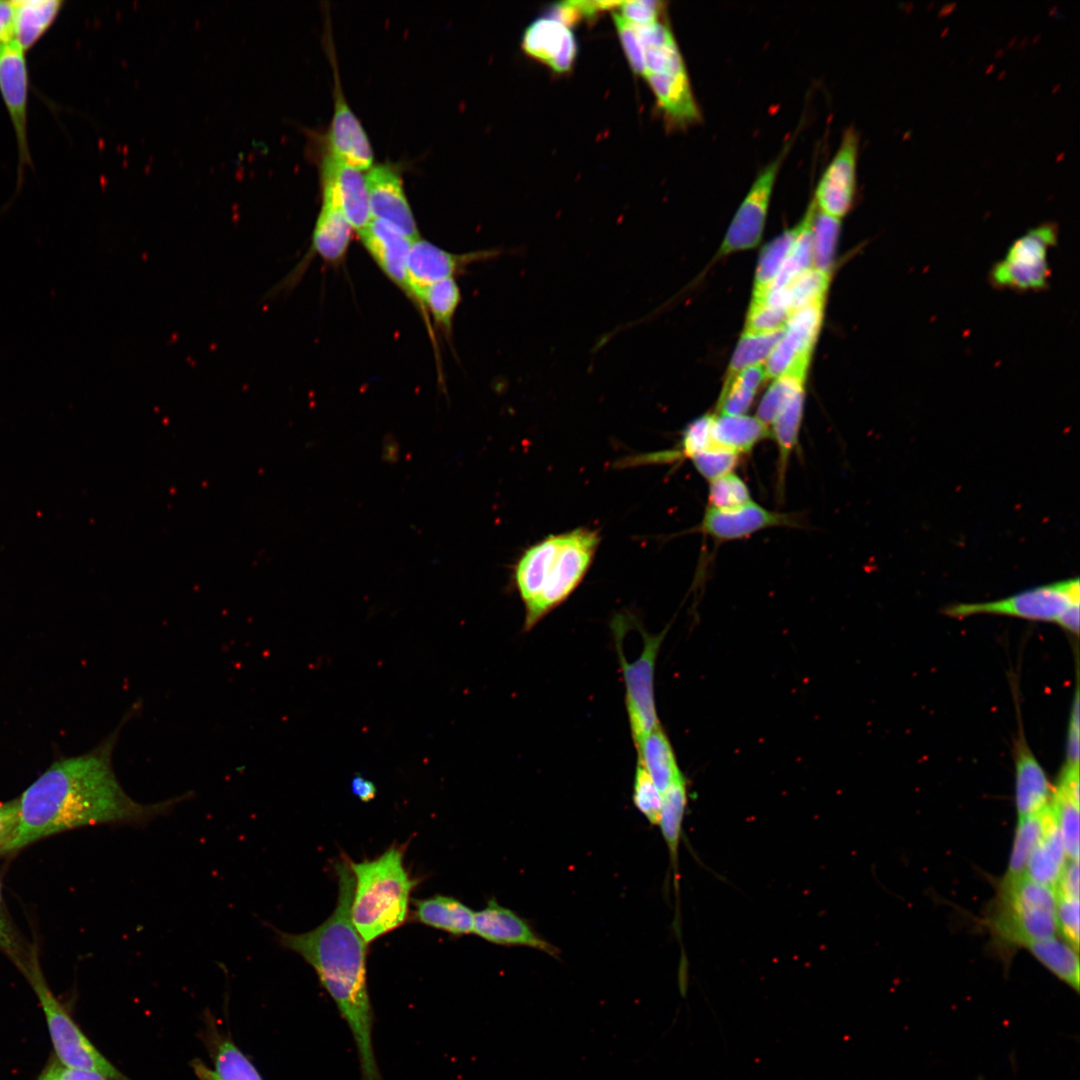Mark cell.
<instances>
[{"label":"cell","instance_id":"obj_22","mask_svg":"<svg viewBox=\"0 0 1080 1080\" xmlns=\"http://www.w3.org/2000/svg\"><path fill=\"white\" fill-rule=\"evenodd\" d=\"M1054 788L1023 737L1016 744L1015 804L1018 818L1045 810Z\"/></svg>","mask_w":1080,"mask_h":1080},{"label":"cell","instance_id":"obj_59","mask_svg":"<svg viewBox=\"0 0 1080 1080\" xmlns=\"http://www.w3.org/2000/svg\"><path fill=\"white\" fill-rule=\"evenodd\" d=\"M1056 624L1066 631L1077 635L1079 632V604L1072 605L1066 609L1056 621Z\"/></svg>","mask_w":1080,"mask_h":1080},{"label":"cell","instance_id":"obj_9","mask_svg":"<svg viewBox=\"0 0 1080 1080\" xmlns=\"http://www.w3.org/2000/svg\"><path fill=\"white\" fill-rule=\"evenodd\" d=\"M1055 224L1039 225L1017 238L990 271L992 286L1015 291H1040L1048 287V255L1057 243Z\"/></svg>","mask_w":1080,"mask_h":1080},{"label":"cell","instance_id":"obj_62","mask_svg":"<svg viewBox=\"0 0 1080 1080\" xmlns=\"http://www.w3.org/2000/svg\"><path fill=\"white\" fill-rule=\"evenodd\" d=\"M36 1080H65L62 1065L57 1060L50 1061Z\"/></svg>","mask_w":1080,"mask_h":1080},{"label":"cell","instance_id":"obj_48","mask_svg":"<svg viewBox=\"0 0 1080 1080\" xmlns=\"http://www.w3.org/2000/svg\"><path fill=\"white\" fill-rule=\"evenodd\" d=\"M791 312L768 304L764 300H752L745 324L747 333H767L785 327Z\"/></svg>","mask_w":1080,"mask_h":1080},{"label":"cell","instance_id":"obj_17","mask_svg":"<svg viewBox=\"0 0 1080 1080\" xmlns=\"http://www.w3.org/2000/svg\"><path fill=\"white\" fill-rule=\"evenodd\" d=\"M28 74L24 50L14 41L0 47V92L12 120L19 155L29 162L27 144Z\"/></svg>","mask_w":1080,"mask_h":1080},{"label":"cell","instance_id":"obj_4","mask_svg":"<svg viewBox=\"0 0 1080 1080\" xmlns=\"http://www.w3.org/2000/svg\"><path fill=\"white\" fill-rule=\"evenodd\" d=\"M404 848L391 845L374 859L349 861L354 876L351 919L368 945L401 926L417 885L404 866Z\"/></svg>","mask_w":1080,"mask_h":1080},{"label":"cell","instance_id":"obj_7","mask_svg":"<svg viewBox=\"0 0 1080 1080\" xmlns=\"http://www.w3.org/2000/svg\"><path fill=\"white\" fill-rule=\"evenodd\" d=\"M614 634L618 658L625 685V703L635 747L657 726V711L654 700V671L657 655L666 630L658 634L641 631L643 649L633 662H628L622 650L625 624L616 621Z\"/></svg>","mask_w":1080,"mask_h":1080},{"label":"cell","instance_id":"obj_32","mask_svg":"<svg viewBox=\"0 0 1080 1080\" xmlns=\"http://www.w3.org/2000/svg\"><path fill=\"white\" fill-rule=\"evenodd\" d=\"M1052 818L1051 805L1039 813L1018 818L1005 878L1014 879L1025 875L1029 857L1044 836Z\"/></svg>","mask_w":1080,"mask_h":1080},{"label":"cell","instance_id":"obj_51","mask_svg":"<svg viewBox=\"0 0 1080 1080\" xmlns=\"http://www.w3.org/2000/svg\"><path fill=\"white\" fill-rule=\"evenodd\" d=\"M613 19L626 57L636 74L646 76L644 49L634 26L619 13H613Z\"/></svg>","mask_w":1080,"mask_h":1080},{"label":"cell","instance_id":"obj_11","mask_svg":"<svg viewBox=\"0 0 1080 1080\" xmlns=\"http://www.w3.org/2000/svg\"><path fill=\"white\" fill-rule=\"evenodd\" d=\"M824 300L817 301L791 313L784 333L769 354L765 372L768 378L786 373L806 376L810 355L823 319Z\"/></svg>","mask_w":1080,"mask_h":1080},{"label":"cell","instance_id":"obj_6","mask_svg":"<svg viewBox=\"0 0 1080 1080\" xmlns=\"http://www.w3.org/2000/svg\"><path fill=\"white\" fill-rule=\"evenodd\" d=\"M24 976L40 1002L57 1061L62 1066L93 1071L109 1080H130L100 1053L55 997L42 973L38 955Z\"/></svg>","mask_w":1080,"mask_h":1080},{"label":"cell","instance_id":"obj_2","mask_svg":"<svg viewBox=\"0 0 1080 1080\" xmlns=\"http://www.w3.org/2000/svg\"><path fill=\"white\" fill-rule=\"evenodd\" d=\"M338 895L332 914L304 933L276 930L279 944L299 954L316 972L353 1036L361 1080H383L373 1049V1010L367 985V944L351 919L354 876L344 857L335 865Z\"/></svg>","mask_w":1080,"mask_h":1080},{"label":"cell","instance_id":"obj_53","mask_svg":"<svg viewBox=\"0 0 1080 1080\" xmlns=\"http://www.w3.org/2000/svg\"><path fill=\"white\" fill-rule=\"evenodd\" d=\"M1066 764L1079 765V693L1076 689L1066 741Z\"/></svg>","mask_w":1080,"mask_h":1080},{"label":"cell","instance_id":"obj_27","mask_svg":"<svg viewBox=\"0 0 1080 1080\" xmlns=\"http://www.w3.org/2000/svg\"><path fill=\"white\" fill-rule=\"evenodd\" d=\"M1068 860L1053 813L1044 836L1029 857L1025 875L1055 889Z\"/></svg>","mask_w":1080,"mask_h":1080},{"label":"cell","instance_id":"obj_14","mask_svg":"<svg viewBox=\"0 0 1080 1080\" xmlns=\"http://www.w3.org/2000/svg\"><path fill=\"white\" fill-rule=\"evenodd\" d=\"M322 188L333 196L343 215L358 233L372 220L368 188L362 170L330 153L323 159Z\"/></svg>","mask_w":1080,"mask_h":1080},{"label":"cell","instance_id":"obj_3","mask_svg":"<svg viewBox=\"0 0 1080 1080\" xmlns=\"http://www.w3.org/2000/svg\"><path fill=\"white\" fill-rule=\"evenodd\" d=\"M601 537L580 527L552 534L529 546L514 567V583L525 605L524 630L561 605L587 574Z\"/></svg>","mask_w":1080,"mask_h":1080},{"label":"cell","instance_id":"obj_35","mask_svg":"<svg viewBox=\"0 0 1080 1080\" xmlns=\"http://www.w3.org/2000/svg\"><path fill=\"white\" fill-rule=\"evenodd\" d=\"M816 211L817 207L812 200L798 223L799 231L792 250L767 291L785 287L797 275L812 268V225Z\"/></svg>","mask_w":1080,"mask_h":1080},{"label":"cell","instance_id":"obj_21","mask_svg":"<svg viewBox=\"0 0 1080 1080\" xmlns=\"http://www.w3.org/2000/svg\"><path fill=\"white\" fill-rule=\"evenodd\" d=\"M522 47L527 54L546 63L556 72L568 71L577 52L576 40L570 29L549 17L539 18L527 27Z\"/></svg>","mask_w":1080,"mask_h":1080},{"label":"cell","instance_id":"obj_18","mask_svg":"<svg viewBox=\"0 0 1080 1080\" xmlns=\"http://www.w3.org/2000/svg\"><path fill=\"white\" fill-rule=\"evenodd\" d=\"M334 75L335 102L328 132V153L362 171L369 170L374 160L371 143L340 89L338 73Z\"/></svg>","mask_w":1080,"mask_h":1080},{"label":"cell","instance_id":"obj_40","mask_svg":"<svg viewBox=\"0 0 1080 1080\" xmlns=\"http://www.w3.org/2000/svg\"><path fill=\"white\" fill-rule=\"evenodd\" d=\"M460 300V290L454 278L431 284L420 290L416 296V301L422 304L432 314L435 322L445 329L451 328Z\"/></svg>","mask_w":1080,"mask_h":1080},{"label":"cell","instance_id":"obj_12","mask_svg":"<svg viewBox=\"0 0 1080 1080\" xmlns=\"http://www.w3.org/2000/svg\"><path fill=\"white\" fill-rule=\"evenodd\" d=\"M859 137L848 128L832 161L820 178L813 199L817 209L840 219L852 207L856 192Z\"/></svg>","mask_w":1080,"mask_h":1080},{"label":"cell","instance_id":"obj_34","mask_svg":"<svg viewBox=\"0 0 1080 1080\" xmlns=\"http://www.w3.org/2000/svg\"><path fill=\"white\" fill-rule=\"evenodd\" d=\"M687 793V782L684 777L675 781L662 793L659 826L674 867L677 865L682 823L688 803Z\"/></svg>","mask_w":1080,"mask_h":1080},{"label":"cell","instance_id":"obj_45","mask_svg":"<svg viewBox=\"0 0 1080 1080\" xmlns=\"http://www.w3.org/2000/svg\"><path fill=\"white\" fill-rule=\"evenodd\" d=\"M708 500L709 507L720 510L735 509L752 501L747 485L733 472L710 481Z\"/></svg>","mask_w":1080,"mask_h":1080},{"label":"cell","instance_id":"obj_44","mask_svg":"<svg viewBox=\"0 0 1080 1080\" xmlns=\"http://www.w3.org/2000/svg\"><path fill=\"white\" fill-rule=\"evenodd\" d=\"M1062 843L1069 860H1079V802L1058 788L1051 800Z\"/></svg>","mask_w":1080,"mask_h":1080},{"label":"cell","instance_id":"obj_57","mask_svg":"<svg viewBox=\"0 0 1080 1080\" xmlns=\"http://www.w3.org/2000/svg\"><path fill=\"white\" fill-rule=\"evenodd\" d=\"M13 1H0V47L13 41Z\"/></svg>","mask_w":1080,"mask_h":1080},{"label":"cell","instance_id":"obj_60","mask_svg":"<svg viewBox=\"0 0 1080 1080\" xmlns=\"http://www.w3.org/2000/svg\"><path fill=\"white\" fill-rule=\"evenodd\" d=\"M399 443L391 435H387L382 441V460L387 463H397L399 461Z\"/></svg>","mask_w":1080,"mask_h":1080},{"label":"cell","instance_id":"obj_63","mask_svg":"<svg viewBox=\"0 0 1080 1080\" xmlns=\"http://www.w3.org/2000/svg\"><path fill=\"white\" fill-rule=\"evenodd\" d=\"M192 1068L200 1080H221L216 1073L208 1068L201 1060H194Z\"/></svg>","mask_w":1080,"mask_h":1080},{"label":"cell","instance_id":"obj_36","mask_svg":"<svg viewBox=\"0 0 1080 1080\" xmlns=\"http://www.w3.org/2000/svg\"><path fill=\"white\" fill-rule=\"evenodd\" d=\"M214 1072L221 1080H263L257 1069L235 1043L218 1033L209 1038Z\"/></svg>","mask_w":1080,"mask_h":1080},{"label":"cell","instance_id":"obj_52","mask_svg":"<svg viewBox=\"0 0 1080 1080\" xmlns=\"http://www.w3.org/2000/svg\"><path fill=\"white\" fill-rule=\"evenodd\" d=\"M662 3L651 0H632L621 2L619 13L628 22L647 26L657 22Z\"/></svg>","mask_w":1080,"mask_h":1080},{"label":"cell","instance_id":"obj_28","mask_svg":"<svg viewBox=\"0 0 1080 1080\" xmlns=\"http://www.w3.org/2000/svg\"><path fill=\"white\" fill-rule=\"evenodd\" d=\"M770 436L768 427L756 417L747 415H713L714 444L741 455L749 453L760 441Z\"/></svg>","mask_w":1080,"mask_h":1080},{"label":"cell","instance_id":"obj_61","mask_svg":"<svg viewBox=\"0 0 1080 1080\" xmlns=\"http://www.w3.org/2000/svg\"><path fill=\"white\" fill-rule=\"evenodd\" d=\"M65 1080H109L103 1075L87 1070L71 1069L62 1066Z\"/></svg>","mask_w":1080,"mask_h":1080},{"label":"cell","instance_id":"obj_15","mask_svg":"<svg viewBox=\"0 0 1080 1080\" xmlns=\"http://www.w3.org/2000/svg\"><path fill=\"white\" fill-rule=\"evenodd\" d=\"M473 933L482 939L501 946H521L540 950L556 957L558 949L540 937L511 909L500 905L494 898L474 913Z\"/></svg>","mask_w":1080,"mask_h":1080},{"label":"cell","instance_id":"obj_37","mask_svg":"<svg viewBox=\"0 0 1080 1080\" xmlns=\"http://www.w3.org/2000/svg\"><path fill=\"white\" fill-rule=\"evenodd\" d=\"M798 231L799 225H796L764 246L756 269L752 299H760L767 292L790 254Z\"/></svg>","mask_w":1080,"mask_h":1080},{"label":"cell","instance_id":"obj_16","mask_svg":"<svg viewBox=\"0 0 1080 1080\" xmlns=\"http://www.w3.org/2000/svg\"><path fill=\"white\" fill-rule=\"evenodd\" d=\"M795 521L790 514L771 511L751 501L729 510L708 507L700 530L718 541H730L748 537L766 528L793 526Z\"/></svg>","mask_w":1080,"mask_h":1080},{"label":"cell","instance_id":"obj_1","mask_svg":"<svg viewBox=\"0 0 1080 1080\" xmlns=\"http://www.w3.org/2000/svg\"><path fill=\"white\" fill-rule=\"evenodd\" d=\"M90 751L54 761L19 797V817L0 855L45 837L100 824L143 825L186 799L155 803L131 798L115 774L112 756L124 722Z\"/></svg>","mask_w":1080,"mask_h":1080},{"label":"cell","instance_id":"obj_10","mask_svg":"<svg viewBox=\"0 0 1080 1080\" xmlns=\"http://www.w3.org/2000/svg\"><path fill=\"white\" fill-rule=\"evenodd\" d=\"M791 143L757 175L736 211L720 246L718 255L754 248L761 240L772 191Z\"/></svg>","mask_w":1080,"mask_h":1080},{"label":"cell","instance_id":"obj_50","mask_svg":"<svg viewBox=\"0 0 1080 1080\" xmlns=\"http://www.w3.org/2000/svg\"><path fill=\"white\" fill-rule=\"evenodd\" d=\"M1057 895L1056 918L1058 931L1074 949L1079 948V898Z\"/></svg>","mask_w":1080,"mask_h":1080},{"label":"cell","instance_id":"obj_55","mask_svg":"<svg viewBox=\"0 0 1080 1080\" xmlns=\"http://www.w3.org/2000/svg\"><path fill=\"white\" fill-rule=\"evenodd\" d=\"M1056 894L1079 898V864L1068 860L1055 887Z\"/></svg>","mask_w":1080,"mask_h":1080},{"label":"cell","instance_id":"obj_33","mask_svg":"<svg viewBox=\"0 0 1080 1080\" xmlns=\"http://www.w3.org/2000/svg\"><path fill=\"white\" fill-rule=\"evenodd\" d=\"M766 378L765 368L761 364L749 366L732 376H727L717 403V413L744 414Z\"/></svg>","mask_w":1080,"mask_h":1080},{"label":"cell","instance_id":"obj_41","mask_svg":"<svg viewBox=\"0 0 1080 1080\" xmlns=\"http://www.w3.org/2000/svg\"><path fill=\"white\" fill-rule=\"evenodd\" d=\"M806 376L786 373L777 378L763 395L756 418L764 425H771L792 399L804 391Z\"/></svg>","mask_w":1080,"mask_h":1080},{"label":"cell","instance_id":"obj_31","mask_svg":"<svg viewBox=\"0 0 1080 1080\" xmlns=\"http://www.w3.org/2000/svg\"><path fill=\"white\" fill-rule=\"evenodd\" d=\"M1026 947L1057 978L1075 992L1079 991L1080 966L1078 950L1057 936L1032 942Z\"/></svg>","mask_w":1080,"mask_h":1080},{"label":"cell","instance_id":"obj_58","mask_svg":"<svg viewBox=\"0 0 1080 1080\" xmlns=\"http://www.w3.org/2000/svg\"><path fill=\"white\" fill-rule=\"evenodd\" d=\"M351 789L355 796L363 802L372 800L376 795V787L373 782L361 775H355L351 781Z\"/></svg>","mask_w":1080,"mask_h":1080},{"label":"cell","instance_id":"obj_38","mask_svg":"<svg viewBox=\"0 0 1080 1080\" xmlns=\"http://www.w3.org/2000/svg\"><path fill=\"white\" fill-rule=\"evenodd\" d=\"M803 407L804 391H801L771 424L772 436L778 448L779 481L784 478L788 460L798 444Z\"/></svg>","mask_w":1080,"mask_h":1080},{"label":"cell","instance_id":"obj_42","mask_svg":"<svg viewBox=\"0 0 1080 1080\" xmlns=\"http://www.w3.org/2000/svg\"><path fill=\"white\" fill-rule=\"evenodd\" d=\"M784 328L767 333L744 332L731 357L727 376H732L767 359L783 336Z\"/></svg>","mask_w":1080,"mask_h":1080},{"label":"cell","instance_id":"obj_20","mask_svg":"<svg viewBox=\"0 0 1080 1080\" xmlns=\"http://www.w3.org/2000/svg\"><path fill=\"white\" fill-rule=\"evenodd\" d=\"M360 239L385 275L412 297L407 260L413 240L391 225L374 219L359 232Z\"/></svg>","mask_w":1080,"mask_h":1080},{"label":"cell","instance_id":"obj_24","mask_svg":"<svg viewBox=\"0 0 1080 1080\" xmlns=\"http://www.w3.org/2000/svg\"><path fill=\"white\" fill-rule=\"evenodd\" d=\"M664 113L675 123L687 125L700 119L687 72L649 73L645 76Z\"/></svg>","mask_w":1080,"mask_h":1080},{"label":"cell","instance_id":"obj_25","mask_svg":"<svg viewBox=\"0 0 1080 1080\" xmlns=\"http://www.w3.org/2000/svg\"><path fill=\"white\" fill-rule=\"evenodd\" d=\"M414 903L418 922L456 936L473 933L475 912L458 899L435 895Z\"/></svg>","mask_w":1080,"mask_h":1080},{"label":"cell","instance_id":"obj_13","mask_svg":"<svg viewBox=\"0 0 1080 1080\" xmlns=\"http://www.w3.org/2000/svg\"><path fill=\"white\" fill-rule=\"evenodd\" d=\"M365 178L372 218L391 225L411 240L419 238L398 172L387 164H378L368 170Z\"/></svg>","mask_w":1080,"mask_h":1080},{"label":"cell","instance_id":"obj_8","mask_svg":"<svg viewBox=\"0 0 1080 1080\" xmlns=\"http://www.w3.org/2000/svg\"><path fill=\"white\" fill-rule=\"evenodd\" d=\"M1079 601L1080 583L1076 577L1038 586L995 601L953 604L946 607L944 613L953 618L992 614L1056 623L1066 609L1079 604Z\"/></svg>","mask_w":1080,"mask_h":1080},{"label":"cell","instance_id":"obj_47","mask_svg":"<svg viewBox=\"0 0 1080 1080\" xmlns=\"http://www.w3.org/2000/svg\"><path fill=\"white\" fill-rule=\"evenodd\" d=\"M739 456L736 452L713 444L708 449L693 456L691 461L697 472L710 482L732 473L738 463Z\"/></svg>","mask_w":1080,"mask_h":1080},{"label":"cell","instance_id":"obj_5","mask_svg":"<svg viewBox=\"0 0 1080 1080\" xmlns=\"http://www.w3.org/2000/svg\"><path fill=\"white\" fill-rule=\"evenodd\" d=\"M1057 895L1054 888L1026 875L999 882L988 912L992 936L1006 947H1021L1053 937L1058 932Z\"/></svg>","mask_w":1080,"mask_h":1080},{"label":"cell","instance_id":"obj_19","mask_svg":"<svg viewBox=\"0 0 1080 1080\" xmlns=\"http://www.w3.org/2000/svg\"><path fill=\"white\" fill-rule=\"evenodd\" d=\"M496 254V251H482L456 255L420 237L413 240L407 260V276L412 297L416 300L418 292L423 288L454 278L455 272L465 264Z\"/></svg>","mask_w":1080,"mask_h":1080},{"label":"cell","instance_id":"obj_54","mask_svg":"<svg viewBox=\"0 0 1080 1080\" xmlns=\"http://www.w3.org/2000/svg\"><path fill=\"white\" fill-rule=\"evenodd\" d=\"M19 817V799L0 802V850L12 838Z\"/></svg>","mask_w":1080,"mask_h":1080},{"label":"cell","instance_id":"obj_23","mask_svg":"<svg viewBox=\"0 0 1080 1080\" xmlns=\"http://www.w3.org/2000/svg\"><path fill=\"white\" fill-rule=\"evenodd\" d=\"M322 205L312 234V251L329 262L345 255L353 228L343 215L331 193L322 188Z\"/></svg>","mask_w":1080,"mask_h":1080},{"label":"cell","instance_id":"obj_56","mask_svg":"<svg viewBox=\"0 0 1080 1080\" xmlns=\"http://www.w3.org/2000/svg\"><path fill=\"white\" fill-rule=\"evenodd\" d=\"M584 17L578 1H565L551 8L549 18L554 19L568 27Z\"/></svg>","mask_w":1080,"mask_h":1080},{"label":"cell","instance_id":"obj_43","mask_svg":"<svg viewBox=\"0 0 1080 1080\" xmlns=\"http://www.w3.org/2000/svg\"><path fill=\"white\" fill-rule=\"evenodd\" d=\"M0 950L14 963L24 975L34 958L37 949L30 945L17 929L8 913L2 894L0 878Z\"/></svg>","mask_w":1080,"mask_h":1080},{"label":"cell","instance_id":"obj_29","mask_svg":"<svg viewBox=\"0 0 1080 1080\" xmlns=\"http://www.w3.org/2000/svg\"><path fill=\"white\" fill-rule=\"evenodd\" d=\"M830 282V276L810 268L797 275L781 289L769 290L760 299L776 307L794 312L817 301H823Z\"/></svg>","mask_w":1080,"mask_h":1080},{"label":"cell","instance_id":"obj_39","mask_svg":"<svg viewBox=\"0 0 1080 1080\" xmlns=\"http://www.w3.org/2000/svg\"><path fill=\"white\" fill-rule=\"evenodd\" d=\"M840 227V219L817 209L812 225V267L829 276L834 266Z\"/></svg>","mask_w":1080,"mask_h":1080},{"label":"cell","instance_id":"obj_49","mask_svg":"<svg viewBox=\"0 0 1080 1080\" xmlns=\"http://www.w3.org/2000/svg\"><path fill=\"white\" fill-rule=\"evenodd\" d=\"M643 49L647 74H679L687 72L674 37L662 44L648 46Z\"/></svg>","mask_w":1080,"mask_h":1080},{"label":"cell","instance_id":"obj_26","mask_svg":"<svg viewBox=\"0 0 1080 1080\" xmlns=\"http://www.w3.org/2000/svg\"><path fill=\"white\" fill-rule=\"evenodd\" d=\"M636 749L638 760L661 793L683 776L671 743L661 725L648 733Z\"/></svg>","mask_w":1080,"mask_h":1080},{"label":"cell","instance_id":"obj_30","mask_svg":"<svg viewBox=\"0 0 1080 1080\" xmlns=\"http://www.w3.org/2000/svg\"><path fill=\"white\" fill-rule=\"evenodd\" d=\"M13 41L30 48L48 29L60 6L59 0L13 1Z\"/></svg>","mask_w":1080,"mask_h":1080},{"label":"cell","instance_id":"obj_46","mask_svg":"<svg viewBox=\"0 0 1080 1080\" xmlns=\"http://www.w3.org/2000/svg\"><path fill=\"white\" fill-rule=\"evenodd\" d=\"M632 800L637 810L651 825H659L662 809V793L656 787L639 760H637L633 780Z\"/></svg>","mask_w":1080,"mask_h":1080}]
</instances>
